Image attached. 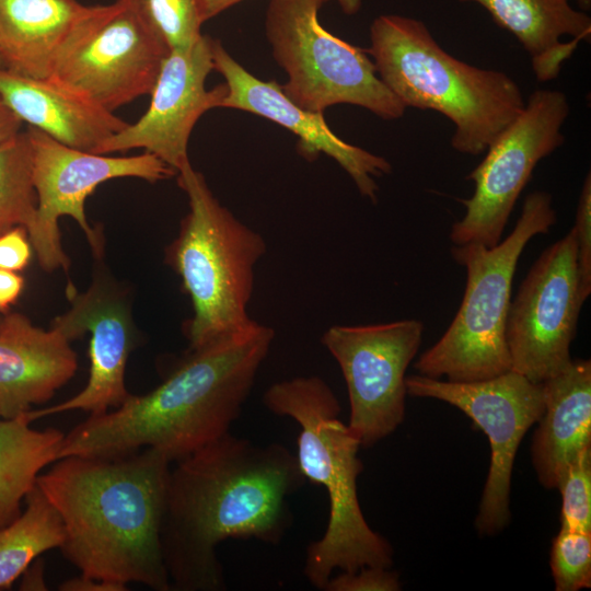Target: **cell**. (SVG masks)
Returning <instances> with one entry per match:
<instances>
[{
	"label": "cell",
	"mask_w": 591,
	"mask_h": 591,
	"mask_svg": "<svg viewBox=\"0 0 591 591\" xmlns=\"http://www.w3.org/2000/svg\"><path fill=\"white\" fill-rule=\"evenodd\" d=\"M306 482L283 444L230 432L176 461L160 528L171 590H224L221 542L279 544L293 520L289 498Z\"/></svg>",
	"instance_id": "obj_1"
},
{
	"label": "cell",
	"mask_w": 591,
	"mask_h": 591,
	"mask_svg": "<svg viewBox=\"0 0 591 591\" xmlns=\"http://www.w3.org/2000/svg\"><path fill=\"white\" fill-rule=\"evenodd\" d=\"M274 329L250 328L188 352L155 389L89 417L65 434L59 459L151 448L178 461L230 432L269 352Z\"/></svg>",
	"instance_id": "obj_2"
},
{
	"label": "cell",
	"mask_w": 591,
	"mask_h": 591,
	"mask_svg": "<svg viewBox=\"0 0 591 591\" xmlns=\"http://www.w3.org/2000/svg\"><path fill=\"white\" fill-rule=\"evenodd\" d=\"M170 464L144 448L65 456L38 475L36 485L62 521L59 548L81 573L171 590L160 542Z\"/></svg>",
	"instance_id": "obj_3"
},
{
	"label": "cell",
	"mask_w": 591,
	"mask_h": 591,
	"mask_svg": "<svg viewBox=\"0 0 591 591\" xmlns=\"http://www.w3.org/2000/svg\"><path fill=\"white\" fill-rule=\"evenodd\" d=\"M264 404L300 426L296 455L300 470L308 482L324 487L328 495L326 530L306 548L303 572L309 582L324 590L335 569L391 568L393 548L369 526L359 505L360 440L338 418L340 404L329 385L316 375L285 380L268 387Z\"/></svg>",
	"instance_id": "obj_4"
},
{
	"label": "cell",
	"mask_w": 591,
	"mask_h": 591,
	"mask_svg": "<svg viewBox=\"0 0 591 591\" xmlns=\"http://www.w3.org/2000/svg\"><path fill=\"white\" fill-rule=\"evenodd\" d=\"M366 51L379 78L406 107L434 111L453 123L451 146L460 153H485L524 108L521 89L511 77L450 55L422 21L378 16Z\"/></svg>",
	"instance_id": "obj_5"
},
{
	"label": "cell",
	"mask_w": 591,
	"mask_h": 591,
	"mask_svg": "<svg viewBox=\"0 0 591 591\" xmlns=\"http://www.w3.org/2000/svg\"><path fill=\"white\" fill-rule=\"evenodd\" d=\"M177 183L187 195L188 212L165 250V263L193 305L184 333L194 349L256 323L247 305L266 243L220 204L192 164L177 172Z\"/></svg>",
	"instance_id": "obj_6"
},
{
	"label": "cell",
	"mask_w": 591,
	"mask_h": 591,
	"mask_svg": "<svg viewBox=\"0 0 591 591\" xmlns=\"http://www.w3.org/2000/svg\"><path fill=\"white\" fill-rule=\"evenodd\" d=\"M557 216L551 194L530 193L511 233L494 247L453 245L455 263L466 270L463 300L441 338L421 354L418 374L450 382H474L511 370L506 323L519 258L529 241L548 233Z\"/></svg>",
	"instance_id": "obj_7"
},
{
	"label": "cell",
	"mask_w": 591,
	"mask_h": 591,
	"mask_svg": "<svg viewBox=\"0 0 591 591\" xmlns=\"http://www.w3.org/2000/svg\"><path fill=\"white\" fill-rule=\"evenodd\" d=\"M323 4L322 0H269L265 32L274 59L287 73L285 94L311 112L351 104L382 119L403 117L407 107L379 78L366 49L321 25L317 14Z\"/></svg>",
	"instance_id": "obj_8"
},
{
	"label": "cell",
	"mask_w": 591,
	"mask_h": 591,
	"mask_svg": "<svg viewBox=\"0 0 591 591\" xmlns=\"http://www.w3.org/2000/svg\"><path fill=\"white\" fill-rule=\"evenodd\" d=\"M169 53L126 0L88 5L48 78L114 112L150 94Z\"/></svg>",
	"instance_id": "obj_9"
},
{
	"label": "cell",
	"mask_w": 591,
	"mask_h": 591,
	"mask_svg": "<svg viewBox=\"0 0 591 591\" xmlns=\"http://www.w3.org/2000/svg\"><path fill=\"white\" fill-rule=\"evenodd\" d=\"M561 91L538 89L525 101L522 112L496 137L483 161L467 175L474 193L461 202L463 218L453 223V245H497L523 188L537 163L559 148L569 115Z\"/></svg>",
	"instance_id": "obj_10"
},
{
	"label": "cell",
	"mask_w": 591,
	"mask_h": 591,
	"mask_svg": "<svg viewBox=\"0 0 591 591\" xmlns=\"http://www.w3.org/2000/svg\"><path fill=\"white\" fill-rule=\"evenodd\" d=\"M33 148V178L37 210L27 230L42 268L68 270L70 260L61 246L59 219L72 218L82 229L93 255L103 252L102 235L85 215V200L96 187L113 178L136 177L149 183L177 174L154 154L109 157L74 149L58 142L42 130L26 128Z\"/></svg>",
	"instance_id": "obj_11"
},
{
	"label": "cell",
	"mask_w": 591,
	"mask_h": 591,
	"mask_svg": "<svg viewBox=\"0 0 591 591\" xmlns=\"http://www.w3.org/2000/svg\"><path fill=\"white\" fill-rule=\"evenodd\" d=\"M407 394L449 403L488 437L491 459L476 528L482 535L500 532L510 521V484L519 444L543 415V383L515 371L474 382H450L420 374L406 376Z\"/></svg>",
	"instance_id": "obj_12"
},
{
	"label": "cell",
	"mask_w": 591,
	"mask_h": 591,
	"mask_svg": "<svg viewBox=\"0 0 591 591\" xmlns=\"http://www.w3.org/2000/svg\"><path fill=\"white\" fill-rule=\"evenodd\" d=\"M584 301L573 229L544 250L510 301L506 343L511 370L543 383L572 361L570 345Z\"/></svg>",
	"instance_id": "obj_13"
},
{
	"label": "cell",
	"mask_w": 591,
	"mask_h": 591,
	"mask_svg": "<svg viewBox=\"0 0 591 591\" xmlns=\"http://www.w3.org/2000/svg\"><path fill=\"white\" fill-rule=\"evenodd\" d=\"M424 334L418 320L370 325H334L322 344L344 375L349 404L348 426L369 448L403 422L407 394L405 372Z\"/></svg>",
	"instance_id": "obj_14"
},
{
	"label": "cell",
	"mask_w": 591,
	"mask_h": 591,
	"mask_svg": "<svg viewBox=\"0 0 591 591\" xmlns=\"http://www.w3.org/2000/svg\"><path fill=\"white\" fill-rule=\"evenodd\" d=\"M66 291L69 309L56 316L50 327L70 341L85 333L91 334L89 379L86 385L67 401L25 412L31 422L69 410L100 415L120 406L130 395L125 373L137 336L125 290L101 268L83 292L71 283H68Z\"/></svg>",
	"instance_id": "obj_15"
},
{
	"label": "cell",
	"mask_w": 591,
	"mask_h": 591,
	"mask_svg": "<svg viewBox=\"0 0 591 591\" xmlns=\"http://www.w3.org/2000/svg\"><path fill=\"white\" fill-rule=\"evenodd\" d=\"M213 38L201 37L192 46L171 50L150 92L146 113L106 139L96 153L143 149L176 173L190 164L188 141L194 126L208 111L219 108L225 84L205 86L213 70Z\"/></svg>",
	"instance_id": "obj_16"
},
{
	"label": "cell",
	"mask_w": 591,
	"mask_h": 591,
	"mask_svg": "<svg viewBox=\"0 0 591 591\" xmlns=\"http://www.w3.org/2000/svg\"><path fill=\"white\" fill-rule=\"evenodd\" d=\"M213 70L224 79L225 95L219 108H234L267 118L299 138L298 150L309 161L321 153L335 160L351 177L359 193L378 200L375 178L391 173L390 162L338 137L323 113L306 111L293 103L275 81L257 79L213 39Z\"/></svg>",
	"instance_id": "obj_17"
},
{
	"label": "cell",
	"mask_w": 591,
	"mask_h": 591,
	"mask_svg": "<svg viewBox=\"0 0 591 591\" xmlns=\"http://www.w3.org/2000/svg\"><path fill=\"white\" fill-rule=\"evenodd\" d=\"M59 331L35 326L19 312L0 320V415L14 418L49 401L78 369V357Z\"/></svg>",
	"instance_id": "obj_18"
},
{
	"label": "cell",
	"mask_w": 591,
	"mask_h": 591,
	"mask_svg": "<svg viewBox=\"0 0 591 591\" xmlns=\"http://www.w3.org/2000/svg\"><path fill=\"white\" fill-rule=\"evenodd\" d=\"M0 94L18 117L68 147L96 153L128 123L79 93L46 79L0 70Z\"/></svg>",
	"instance_id": "obj_19"
},
{
	"label": "cell",
	"mask_w": 591,
	"mask_h": 591,
	"mask_svg": "<svg viewBox=\"0 0 591 591\" xmlns=\"http://www.w3.org/2000/svg\"><path fill=\"white\" fill-rule=\"evenodd\" d=\"M544 412L533 436L532 463L540 483L557 488L570 461L591 445V361L572 359L543 382Z\"/></svg>",
	"instance_id": "obj_20"
},
{
	"label": "cell",
	"mask_w": 591,
	"mask_h": 591,
	"mask_svg": "<svg viewBox=\"0 0 591 591\" xmlns=\"http://www.w3.org/2000/svg\"><path fill=\"white\" fill-rule=\"evenodd\" d=\"M483 7L493 20L513 34L530 54L538 81L559 73L580 40H589L591 19L570 0H460Z\"/></svg>",
	"instance_id": "obj_21"
},
{
	"label": "cell",
	"mask_w": 591,
	"mask_h": 591,
	"mask_svg": "<svg viewBox=\"0 0 591 591\" xmlns=\"http://www.w3.org/2000/svg\"><path fill=\"white\" fill-rule=\"evenodd\" d=\"M88 5L78 0H0V58L4 69L46 79Z\"/></svg>",
	"instance_id": "obj_22"
},
{
	"label": "cell",
	"mask_w": 591,
	"mask_h": 591,
	"mask_svg": "<svg viewBox=\"0 0 591 591\" xmlns=\"http://www.w3.org/2000/svg\"><path fill=\"white\" fill-rule=\"evenodd\" d=\"M63 438L55 428H32L25 413L0 420V529L20 515L40 472L59 459Z\"/></svg>",
	"instance_id": "obj_23"
},
{
	"label": "cell",
	"mask_w": 591,
	"mask_h": 591,
	"mask_svg": "<svg viewBox=\"0 0 591 591\" xmlns=\"http://www.w3.org/2000/svg\"><path fill=\"white\" fill-rule=\"evenodd\" d=\"M24 501L20 515L0 529V590L9 589L39 555L63 542L62 521L36 484Z\"/></svg>",
	"instance_id": "obj_24"
},
{
	"label": "cell",
	"mask_w": 591,
	"mask_h": 591,
	"mask_svg": "<svg viewBox=\"0 0 591 591\" xmlns=\"http://www.w3.org/2000/svg\"><path fill=\"white\" fill-rule=\"evenodd\" d=\"M37 210L33 178V148L27 130L0 144V233L31 228Z\"/></svg>",
	"instance_id": "obj_25"
},
{
	"label": "cell",
	"mask_w": 591,
	"mask_h": 591,
	"mask_svg": "<svg viewBox=\"0 0 591 591\" xmlns=\"http://www.w3.org/2000/svg\"><path fill=\"white\" fill-rule=\"evenodd\" d=\"M147 27L171 51L201 37L197 0H126Z\"/></svg>",
	"instance_id": "obj_26"
},
{
	"label": "cell",
	"mask_w": 591,
	"mask_h": 591,
	"mask_svg": "<svg viewBox=\"0 0 591 591\" xmlns=\"http://www.w3.org/2000/svg\"><path fill=\"white\" fill-rule=\"evenodd\" d=\"M551 569L557 591L591 587V532L560 529L551 551Z\"/></svg>",
	"instance_id": "obj_27"
},
{
	"label": "cell",
	"mask_w": 591,
	"mask_h": 591,
	"mask_svg": "<svg viewBox=\"0 0 591 591\" xmlns=\"http://www.w3.org/2000/svg\"><path fill=\"white\" fill-rule=\"evenodd\" d=\"M557 488L563 500L561 529L591 532V445L570 461Z\"/></svg>",
	"instance_id": "obj_28"
},
{
	"label": "cell",
	"mask_w": 591,
	"mask_h": 591,
	"mask_svg": "<svg viewBox=\"0 0 591 591\" xmlns=\"http://www.w3.org/2000/svg\"><path fill=\"white\" fill-rule=\"evenodd\" d=\"M579 290L583 301L591 293V174H587L579 195L573 225Z\"/></svg>",
	"instance_id": "obj_29"
},
{
	"label": "cell",
	"mask_w": 591,
	"mask_h": 591,
	"mask_svg": "<svg viewBox=\"0 0 591 591\" xmlns=\"http://www.w3.org/2000/svg\"><path fill=\"white\" fill-rule=\"evenodd\" d=\"M401 589L397 572L390 568L364 566L354 572L341 571L331 577L325 591H397Z\"/></svg>",
	"instance_id": "obj_30"
},
{
	"label": "cell",
	"mask_w": 591,
	"mask_h": 591,
	"mask_svg": "<svg viewBox=\"0 0 591 591\" xmlns=\"http://www.w3.org/2000/svg\"><path fill=\"white\" fill-rule=\"evenodd\" d=\"M32 248L26 228L18 225L3 231L0 233V268L23 270L31 260Z\"/></svg>",
	"instance_id": "obj_31"
},
{
	"label": "cell",
	"mask_w": 591,
	"mask_h": 591,
	"mask_svg": "<svg viewBox=\"0 0 591 591\" xmlns=\"http://www.w3.org/2000/svg\"><path fill=\"white\" fill-rule=\"evenodd\" d=\"M60 591H127V584L99 579L81 573L62 581Z\"/></svg>",
	"instance_id": "obj_32"
},
{
	"label": "cell",
	"mask_w": 591,
	"mask_h": 591,
	"mask_svg": "<svg viewBox=\"0 0 591 591\" xmlns=\"http://www.w3.org/2000/svg\"><path fill=\"white\" fill-rule=\"evenodd\" d=\"M24 288V278L15 271L0 268V313L5 314Z\"/></svg>",
	"instance_id": "obj_33"
},
{
	"label": "cell",
	"mask_w": 591,
	"mask_h": 591,
	"mask_svg": "<svg viewBox=\"0 0 591 591\" xmlns=\"http://www.w3.org/2000/svg\"><path fill=\"white\" fill-rule=\"evenodd\" d=\"M23 121L0 94V144L22 130Z\"/></svg>",
	"instance_id": "obj_34"
},
{
	"label": "cell",
	"mask_w": 591,
	"mask_h": 591,
	"mask_svg": "<svg viewBox=\"0 0 591 591\" xmlns=\"http://www.w3.org/2000/svg\"><path fill=\"white\" fill-rule=\"evenodd\" d=\"M21 576V590L45 591L48 589L44 579V563L42 559H35Z\"/></svg>",
	"instance_id": "obj_35"
},
{
	"label": "cell",
	"mask_w": 591,
	"mask_h": 591,
	"mask_svg": "<svg viewBox=\"0 0 591 591\" xmlns=\"http://www.w3.org/2000/svg\"><path fill=\"white\" fill-rule=\"evenodd\" d=\"M241 1L243 0H197L201 23H205Z\"/></svg>",
	"instance_id": "obj_36"
},
{
	"label": "cell",
	"mask_w": 591,
	"mask_h": 591,
	"mask_svg": "<svg viewBox=\"0 0 591 591\" xmlns=\"http://www.w3.org/2000/svg\"><path fill=\"white\" fill-rule=\"evenodd\" d=\"M324 3L328 1L336 2L345 14L354 15L361 9V0H322Z\"/></svg>",
	"instance_id": "obj_37"
},
{
	"label": "cell",
	"mask_w": 591,
	"mask_h": 591,
	"mask_svg": "<svg viewBox=\"0 0 591 591\" xmlns=\"http://www.w3.org/2000/svg\"><path fill=\"white\" fill-rule=\"evenodd\" d=\"M578 2L583 9H590L591 0H578Z\"/></svg>",
	"instance_id": "obj_38"
},
{
	"label": "cell",
	"mask_w": 591,
	"mask_h": 591,
	"mask_svg": "<svg viewBox=\"0 0 591 591\" xmlns=\"http://www.w3.org/2000/svg\"><path fill=\"white\" fill-rule=\"evenodd\" d=\"M1 69H4V66H3V62H2V60H1V58H0V70H1Z\"/></svg>",
	"instance_id": "obj_39"
},
{
	"label": "cell",
	"mask_w": 591,
	"mask_h": 591,
	"mask_svg": "<svg viewBox=\"0 0 591 591\" xmlns=\"http://www.w3.org/2000/svg\"><path fill=\"white\" fill-rule=\"evenodd\" d=\"M0 418H1V415H0ZM1 420V419H0Z\"/></svg>",
	"instance_id": "obj_40"
},
{
	"label": "cell",
	"mask_w": 591,
	"mask_h": 591,
	"mask_svg": "<svg viewBox=\"0 0 591 591\" xmlns=\"http://www.w3.org/2000/svg\"><path fill=\"white\" fill-rule=\"evenodd\" d=\"M0 320H1V315H0Z\"/></svg>",
	"instance_id": "obj_41"
}]
</instances>
